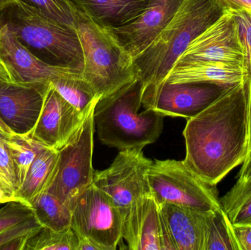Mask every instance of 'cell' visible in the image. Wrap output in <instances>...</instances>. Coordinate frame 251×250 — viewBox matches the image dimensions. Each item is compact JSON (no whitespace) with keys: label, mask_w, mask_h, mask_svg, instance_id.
I'll return each mask as SVG.
<instances>
[{"label":"cell","mask_w":251,"mask_h":250,"mask_svg":"<svg viewBox=\"0 0 251 250\" xmlns=\"http://www.w3.org/2000/svg\"><path fill=\"white\" fill-rule=\"evenodd\" d=\"M184 164L216 186L243 164L249 152L250 93L246 82L231 86L207 108L189 118L183 132Z\"/></svg>","instance_id":"1"},{"label":"cell","mask_w":251,"mask_h":250,"mask_svg":"<svg viewBox=\"0 0 251 250\" xmlns=\"http://www.w3.org/2000/svg\"><path fill=\"white\" fill-rule=\"evenodd\" d=\"M226 9L218 0H184L169 23L134 60L143 87L142 101L162 85L192 41Z\"/></svg>","instance_id":"2"},{"label":"cell","mask_w":251,"mask_h":250,"mask_svg":"<svg viewBox=\"0 0 251 250\" xmlns=\"http://www.w3.org/2000/svg\"><path fill=\"white\" fill-rule=\"evenodd\" d=\"M143 87L140 79L106 98H100L94 113L100 141L119 151L143 149L157 140L165 116L152 110L139 113Z\"/></svg>","instance_id":"3"},{"label":"cell","mask_w":251,"mask_h":250,"mask_svg":"<svg viewBox=\"0 0 251 250\" xmlns=\"http://www.w3.org/2000/svg\"><path fill=\"white\" fill-rule=\"evenodd\" d=\"M76 31L83 54L81 78L100 98L139 79L132 57L107 28L79 11Z\"/></svg>","instance_id":"4"},{"label":"cell","mask_w":251,"mask_h":250,"mask_svg":"<svg viewBox=\"0 0 251 250\" xmlns=\"http://www.w3.org/2000/svg\"><path fill=\"white\" fill-rule=\"evenodd\" d=\"M0 13L22 45L37 58L50 66L82 70L83 54L76 29L19 0Z\"/></svg>","instance_id":"5"},{"label":"cell","mask_w":251,"mask_h":250,"mask_svg":"<svg viewBox=\"0 0 251 250\" xmlns=\"http://www.w3.org/2000/svg\"><path fill=\"white\" fill-rule=\"evenodd\" d=\"M147 176L158 205L171 204L203 212L221 208L216 186L202 180L183 161L155 160Z\"/></svg>","instance_id":"6"},{"label":"cell","mask_w":251,"mask_h":250,"mask_svg":"<svg viewBox=\"0 0 251 250\" xmlns=\"http://www.w3.org/2000/svg\"><path fill=\"white\" fill-rule=\"evenodd\" d=\"M96 105L70 140L59 150L55 171L47 191L71 209L76 198L92 184L94 180V113Z\"/></svg>","instance_id":"7"},{"label":"cell","mask_w":251,"mask_h":250,"mask_svg":"<svg viewBox=\"0 0 251 250\" xmlns=\"http://www.w3.org/2000/svg\"><path fill=\"white\" fill-rule=\"evenodd\" d=\"M72 227L100 250H114L122 239L124 214L111 198L91 184L74 203Z\"/></svg>","instance_id":"8"},{"label":"cell","mask_w":251,"mask_h":250,"mask_svg":"<svg viewBox=\"0 0 251 250\" xmlns=\"http://www.w3.org/2000/svg\"><path fill=\"white\" fill-rule=\"evenodd\" d=\"M153 161L142 149L120 151L108 168L94 173V186L125 212L136 201L151 195L148 171Z\"/></svg>","instance_id":"9"},{"label":"cell","mask_w":251,"mask_h":250,"mask_svg":"<svg viewBox=\"0 0 251 250\" xmlns=\"http://www.w3.org/2000/svg\"><path fill=\"white\" fill-rule=\"evenodd\" d=\"M187 63L221 65L244 70V48L237 22L230 10H226L216 22L196 37L176 65Z\"/></svg>","instance_id":"10"},{"label":"cell","mask_w":251,"mask_h":250,"mask_svg":"<svg viewBox=\"0 0 251 250\" xmlns=\"http://www.w3.org/2000/svg\"><path fill=\"white\" fill-rule=\"evenodd\" d=\"M0 63L13 83L48 84L60 78H81L82 69L57 67L41 61L16 38L0 13Z\"/></svg>","instance_id":"11"},{"label":"cell","mask_w":251,"mask_h":250,"mask_svg":"<svg viewBox=\"0 0 251 250\" xmlns=\"http://www.w3.org/2000/svg\"><path fill=\"white\" fill-rule=\"evenodd\" d=\"M231 86L212 82H165L153 95L143 100L142 106L145 110H154L165 117L191 118L207 108Z\"/></svg>","instance_id":"12"},{"label":"cell","mask_w":251,"mask_h":250,"mask_svg":"<svg viewBox=\"0 0 251 250\" xmlns=\"http://www.w3.org/2000/svg\"><path fill=\"white\" fill-rule=\"evenodd\" d=\"M86 117L66 101L50 82L38 120L25 136L59 151L70 140Z\"/></svg>","instance_id":"13"},{"label":"cell","mask_w":251,"mask_h":250,"mask_svg":"<svg viewBox=\"0 0 251 250\" xmlns=\"http://www.w3.org/2000/svg\"><path fill=\"white\" fill-rule=\"evenodd\" d=\"M122 239L129 250H174L151 195L137 200L124 213Z\"/></svg>","instance_id":"14"},{"label":"cell","mask_w":251,"mask_h":250,"mask_svg":"<svg viewBox=\"0 0 251 250\" xmlns=\"http://www.w3.org/2000/svg\"><path fill=\"white\" fill-rule=\"evenodd\" d=\"M50 82L28 85L0 82V119L10 132L26 135L33 129Z\"/></svg>","instance_id":"15"},{"label":"cell","mask_w":251,"mask_h":250,"mask_svg":"<svg viewBox=\"0 0 251 250\" xmlns=\"http://www.w3.org/2000/svg\"><path fill=\"white\" fill-rule=\"evenodd\" d=\"M184 0H151L134 20L116 28H107L135 60L163 30Z\"/></svg>","instance_id":"16"},{"label":"cell","mask_w":251,"mask_h":250,"mask_svg":"<svg viewBox=\"0 0 251 250\" xmlns=\"http://www.w3.org/2000/svg\"><path fill=\"white\" fill-rule=\"evenodd\" d=\"M159 207L174 250H204L209 212L168 204Z\"/></svg>","instance_id":"17"},{"label":"cell","mask_w":251,"mask_h":250,"mask_svg":"<svg viewBox=\"0 0 251 250\" xmlns=\"http://www.w3.org/2000/svg\"><path fill=\"white\" fill-rule=\"evenodd\" d=\"M79 11L104 28H116L132 22L151 0H71Z\"/></svg>","instance_id":"18"},{"label":"cell","mask_w":251,"mask_h":250,"mask_svg":"<svg viewBox=\"0 0 251 250\" xmlns=\"http://www.w3.org/2000/svg\"><path fill=\"white\" fill-rule=\"evenodd\" d=\"M246 82V73L240 68L203 63L176 65L168 73L165 82L169 84L212 82L234 85Z\"/></svg>","instance_id":"19"},{"label":"cell","mask_w":251,"mask_h":250,"mask_svg":"<svg viewBox=\"0 0 251 250\" xmlns=\"http://www.w3.org/2000/svg\"><path fill=\"white\" fill-rule=\"evenodd\" d=\"M58 151L44 147L37 156L23 184L16 192V198L30 205L34 199L47 192L55 171Z\"/></svg>","instance_id":"20"},{"label":"cell","mask_w":251,"mask_h":250,"mask_svg":"<svg viewBox=\"0 0 251 250\" xmlns=\"http://www.w3.org/2000/svg\"><path fill=\"white\" fill-rule=\"evenodd\" d=\"M30 205L43 227L57 231L70 228L72 209L52 194L43 192L32 201Z\"/></svg>","instance_id":"21"},{"label":"cell","mask_w":251,"mask_h":250,"mask_svg":"<svg viewBox=\"0 0 251 250\" xmlns=\"http://www.w3.org/2000/svg\"><path fill=\"white\" fill-rule=\"evenodd\" d=\"M2 136L13 159L19 189L37 156L45 146L25 135L10 133Z\"/></svg>","instance_id":"22"},{"label":"cell","mask_w":251,"mask_h":250,"mask_svg":"<svg viewBox=\"0 0 251 250\" xmlns=\"http://www.w3.org/2000/svg\"><path fill=\"white\" fill-rule=\"evenodd\" d=\"M220 202L233 225L251 223V179L237 178L235 184Z\"/></svg>","instance_id":"23"},{"label":"cell","mask_w":251,"mask_h":250,"mask_svg":"<svg viewBox=\"0 0 251 250\" xmlns=\"http://www.w3.org/2000/svg\"><path fill=\"white\" fill-rule=\"evenodd\" d=\"M204 250H240L234 226L222 208L208 214Z\"/></svg>","instance_id":"24"},{"label":"cell","mask_w":251,"mask_h":250,"mask_svg":"<svg viewBox=\"0 0 251 250\" xmlns=\"http://www.w3.org/2000/svg\"><path fill=\"white\" fill-rule=\"evenodd\" d=\"M51 83L66 101L85 116L100 99L82 78H60Z\"/></svg>","instance_id":"25"},{"label":"cell","mask_w":251,"mask_h":250,"mask_svg":"<svg viewBox=\"0 0 251 250\" xmlns=\"http://www.w3.org/2000/svg\"><path fill=\"white\" fill-rule=\"evenodd\" d=\"M79 238L72 227L64 230L42 227L31 235L24 250H77Z\"/></svg>","instance_id":"26"},{"label":"cell","mask_w":251,"mask_h":250,"mask_svg":"<svg viewBox=\"0 0 251 250\" xmlns=\"http://www.w3.org/2000/svg\"><path fill=\"white\" fill-rule=\"evenodd\" d=\"M58 23L76 29L79 10L71 0H19Z\"/></svg>","instance_id":"27"},{"label":"cell","mask_w":251,"mask_h":250,"mask_svg":"<svg viewBox=\"0 0 251 250\" xmlns=\"http://www.w3.org/2000/svg\"><path fill=\"white\" fill-rule=\"evenodd\" d=\"M43 226L35 216L0 232V250H24L31 235Z\"/></svg>","instance_id":"28"},{"label":"cell","mask_w":251,"mask_h":250,"mask_svg":"<svg viewBox=\"0 0 251 250\" xmlns=\"http://www.w3.org/2000/svg\"><path fill=\"white\" fill-rule=\"evenodd\" d=\"M232 13L237 22L240 40L244 48V70L246 83L250 88L251 83V10L237 9L228 10Z\"/></svg>","instance_id":"29"},{"label":"cell","mask_w":251,"mask_h":250,"mask_svg":"<svg viewBox=\"0 0 251 250\" xmlns=\"http://www.w3.org/2000/svg\"><path fill=\"white\" fill-rule=\"evenodd\" d=\"M35 216L32 206L22 201L6 204L0 209V232Z\"/></svg>","instance_id":"30"},{"label":"cell","mask_w":251,"mask_h":250,"mask_svg":"<svg viewBox=\"0 0 251 250\" xmlns=\"http://www.w3.org/2000/svg\"><path fill=\"white\" fill-rule=\"evenodd\" d=\"M0 178L8 185L16 195L18 189L17 179L13 159L6 146L2 135L0 134Z\"/></svg>","instance_id":"31"},{"label":"cell","mask_w":251,"mask_h":250,"mask_svg":"<svg viewBox=\"0 0 251 250\" xmlns=\"http://www.w3.org/2000/svg\"><path fill=\"white\" fill-rule=\"evenodd\" d=\"M233 226L240 250H251V223Z\"/></svg>","instance_id":"32"},{"label":"cell","mask_w":251,"mask_h":250,"mask_svg":"<svg viewBox=\"0 0 251 250\" xmlns=\"http://www.w3.org/2000/svg\"><path fill=\"white\" fill-rule=\"evenodd\" d=\"M226 10H251V0H218Z\"/></svg>","instance_id":"33"},{"label":"cell","mask_w":251,"mask_h":250,"mask_svg":"<svg viewBox=\"0 0 251 250\" xmlns=\"http://www.w3.org/2000/svg\"><path fill=\"white\" fill-rule=\"evenodd\" d=\"M237 178L240 179H251V142L249 146V152L243 162L241 170L239 172Z\"/></svg>","instance_id":"34"},{"label":"cell","mask_w":251,"mask_h":250,"mask_svg":"<svg viewBox=\"0 0 251 250\" xmlns=\"http://www.w3.org/2000/svg\"><path fill=\"white\" fill-rule=\"evenodd\" d=\"M77 250H100V248L88 239H85V238H79V245H78Z\"/></svg>","instance_id":"35"},{"label":"cell","mask_w":251,"mask_h":250,"mask_svg":"<svg viewBox=\"0 0 251 250\" xmlns=\"http://www.w3.org/2000/svg\"><path fill=\"white\" fill-rule=\"evenodd\" d=\"M13 201H21L15 195H11L0 187V204H7Z\"/></svg>","instance_id":"36"},{"label":"cell","mask_w":251,"mask_h":250,"mask_svg":"<svg viewBox=\"0 0 251 250\" xmlns=\"http://www.w3.org/2000/svg\"><path fill=\"white\" fill-rule=\"evenodd\" d=\"M0 82H13L8 72L1 63H0Z\"/></svg>","instance_id":"37"},{"label":"cell","mask_w":251,"mask_h":250,"mask_svg":"<svg viewBox=\"0 0 251 250\" xmlns=\"http://www.w3.org/2000/svg\"><path fill=\"white\" fill-rule=\"evenodd\" d=\"M19 0H0V10L7 8L9 6L17 2Z\"/></svg>","instance_id":"38"},{"label":"cell","mask_w":251,"mask_h":250,"mask_svg":"<svg viewBox=\"0 0 251 250\" xmlns=\"http://www.w3.org/2000/svg\"><path fill=\"white\" fill-rule=\"evenodd\" d=\"M0 187H1V189H4V190H5L6 192H8V193L11 194V195H15L14 192H13V191L12 190L11 188H10L8 185L6 184V183H4V181H3L1 178H0ZM15 196H16V195H15Z\"/></svg>","instance_id":"39"},{"label":"cell","mask_w":251,"mask_h":250,"mask_svg":"<svg viewBox=\"0 0 251 250\" xmlns=\"http://www.w3.org/2000/svg\"><path fill=\"white\" fill-rule=\"evenodd\" d=\"M0 131L2 132L3 135H6V134H10L12 133V132H10L8 129H7V126L3 123V122L1 121V119H0Z\"/></svg>","instance_id":"40"},{"label":"cell","mask_w":251,"mask_h":250,"mask_svg":"<svg viewBox=\"0 0 251 250\" xmlns=\"http://www.w3.org/2000/svg\"><path fill=\"white\" fill-rule=\"evenodd\" d=\"M249 93H250V142H251V83L249 88ZM249 142V146H250Z\"/></svg>","instance_id":"41"},{"label":"cell","mask_w":251,"mask_h":250,"mask_svg":"<svg viewBox=\"0 0 251 250\" xmlns=\"http://www.w3.org/2000/svg\"><path fill=\"white\" fill-rule=\"evenodd\" d=\"M0 134H1V135H3V133L1 132V131H0Z\"/></svg>","instance_id":"42"}]
</instances>
